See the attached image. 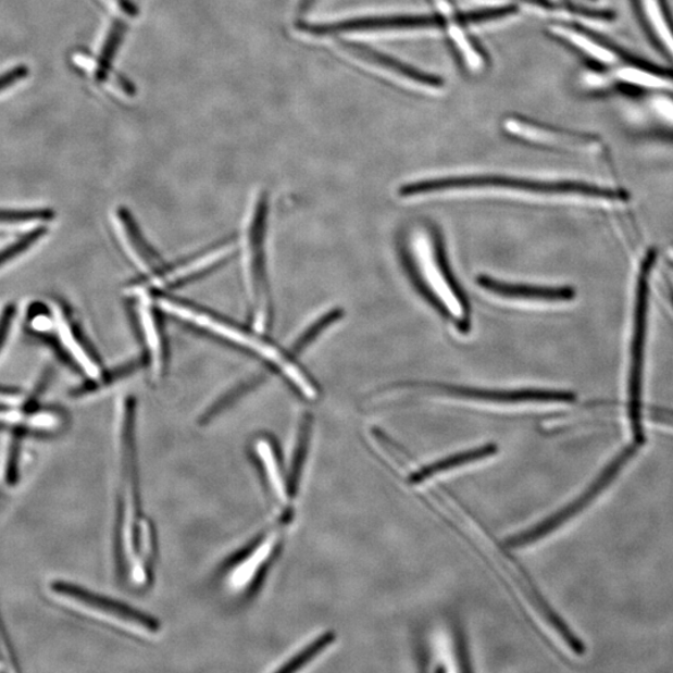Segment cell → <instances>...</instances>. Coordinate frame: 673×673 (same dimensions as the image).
Here are the masks:
<instances>
[{
  "instance_id": "6da1fadb",
  "label": "cell",
  "mask_w": 673,
  "mask_h": 673,
  "mask_svg": "<svg viewBox=\"0 0 673 673\" xmlns=\"http://www.w3.org/2000/svg\"><path fill=\"white\" fill-rule=\"evenodd\" d=\"M159 306L164 311L173 314L174 317L189 322L196 327L208 331L212 335H216L259 356L262 360L274 365L291 383L298 394H301L307 399L317 398L319 389L316 385H313L312 379L298 367L294 358L281 351L276 346L269 342L266 338H262L258 334H251V332L200 310L198 307L170 300V298H160Z\"/></svg>"
},
{
  "instance_id": "7a4b0ae2",
  "label": "cell",
  "mask_w": 673,
  "mask_h": 673,
  "mask_svg": "<svg viewBox=\"0 0 673 673\" xmlns=\"http://www.w3.org/2000/svg\"><path fill=\"white\" fill-rule=\"evenodd\" d=\"M412 258L425 291L462 332L471 328V307L449 269L436 228L421 226L411 238Z\"/></svg>"
},
{
  "instance_id": "3957f363",
  "label": "cell",
  "mask_w": 673,
  "mask_h": 673,
  "mask_svg": "<svg viewBox=\"0 0 673 673\" xmlns=\"http://www.w3.org/2000/svg\"><path fill=\"white\" fill-rule=\"evenodd\" d=\"M267 215L269 196L266 191H260L247 208L241 238L246 295L254 329L260 334L269 331L272 323L266 262Z\"/></svg>"
},
{
  "instance_id": "277c9868",
  "label": "cell",
  "mask_w": 673,
  "mask_h": 673,
  "mask_svg": "<svg viewBox=\"0 0 673 673\" xmlns=\"http://www.w3.org/2000/svg\"><path fill=\"white\" fill-rule=\"evenodd\" d=\"M468 189H501L541 195H578L584 198L601 200H626L627 194L623 190H613L609 187L586 184L581 182H538L529 178L509 176H458L428 178L403 185L399 195L403 198L432 192Z\"/></svg>"
},
{
  "instance_id": "5b68a950",
  "label": "cell",
  "mask_w": 673,
  "mask_h": 673,
  "mask_svg": "<svg viewBox=\"0 0 673 673\" xmlns=\"http://www.w3.org/2000/svg\"><path fill=\"white\" fill-rule=\"evenodd\" d=\"M658 252L646 253L640 272H638L635 309L633 320L632 348H630V367L627 378V419L634 445L645 446L646 434L643 422V388L645 367V347L647 323H649V279Z\"/></svg>"
},
{
  "instance_id": "8992f818",
  "label": "cell",
  "mask_w": 673,
  "mask_h": 673,
  "mask_svg": "<svg viewBox=\"0 0 673 673\" xmlns=\"http://www.w3.org/2000/svg\"><path fill=\"white\" fill-rule=\"evenodd\" d=\"M637 448L635 445L630 446L620 451L619 456L613 458L611 462L605 466V470L596 476L595 481L572 502L564 508H561L552 515L544 519L538 525L531 527L524 533L511 536L507 540L509 548H523L538 541L552 532H556L562 525H565L573 518L581 514L583 510L591 504L593 501L600 497V494L610 487V484L615 481L621 471L636 456Z\"/></svg>"
},
{
  "instance_id": "52a82bcc",
  "label": "cell",
  "mask_w": 673,
  "mask_h": 673,
  "mask_svg": "<svg viewBox=\"0 0 673 673\" xmlns=\"http://www.w3.org/2000/svg\"><path fill=\"white\" fill-rule=\"evenodd\" d=\"M51 589L87 612L88 616L117 632L142 638L151 637L159 632L155 620L141 615V612L124 607L122 603L94 595L79 586L57 582L51 585Z\"/></svg>"
},
{
  "instance_id": "ba28073f",
  "label": "cell",
  "mask_w": 673,
  "mask_h": 673,
  "mask_svg": "<svg viewBox=\"0 0 673 673\" xmlns=\"http://www.w3.org/2000/svg\"><path fill=\"white\" fill-rule=\"evenodd\" d=\"M584 83L593 91L612 89L653 94L673 91V74L671 72L647 64L635 57L630 58L624 64L587 73Z\"/></svg>"
},
{
  "instance_id": "9c48e42d",
  "label": "cell",
  "mask_w": 673,
  "mask_h": 673,
  "mask_svg": "<svg viewBox=\"0 0 673 673\" xmlns=\"http://www.w3.org/2000/svg\"><path fill=\"white\" fill-rule=\"evenodd\" d=\"M449 24L443 14L432 15H389L367 16L334 23H307L298 22V30L309 33L311 36L325 37L347 32L363 30H390V29H445Z\"/></svg>"
},
{
  "instance_id": "30bf717a",
  "label": "cell",
  "mask_w": 673,
  "mask_h": 673,
  "mask_svg": "<svg viewBox=\"0 0 673 673\" xmlns=\"http://www.w3.org/2000/svg\"><path fill=\"white\" fill-rule=\"evenodd\" d=\"M425 388L443 396L483 400L490 403H569L574 402L576 396L572 391L525 388V389H483L472 387H459L448 385H413Z\"/></svg>"
},
{
  "instance_id": "8fae6325",
  "label": "cell",
  "mask_w": 673,
  "mask_h": 673,
  "mask_svg": "<svg viewBox=\"0 0 673 673\" xmlns=\"http://www.w3.org/2000/svg\"><path fill=\"white\" fill-rule=\"evenodd\" d=\"M507 130L523 140L547 145V147H561L574 150L596 151L602 148V141L593 134L560 129L531 121L526 117H509L506 121Z\"/></svg>"
},
{
  "instance_id": "7c38bea8",
  "label": "cell",
  "mask_w": 673,
  "mask_h": 673,
  "mask_svg": "<svg viewBox=\"0 0 673 673\" xmlns=\"http://www.w3.org/2000/svg\"><path fill=\"white\" fill-rule=\"evenodd\" d=\"M112 224L119 244L133 265L142 272L144 275L157 277L163 261L155 250L152 249L140 232L138 225L124 209H116L112 215Z\"/></svg>"
},
{
  "instance_id": "4fadbf2b",
  "label": "cell",
  "mask_w": 673,
  "mask_h": 673,
  "mask_svg": "<svg viewBox=\"0 0 673 673\" xmlns=\"http://www.w3.org/2000/svg\"><path fill=\"white\" fill-rule=\"evenodd\" d=\"M278 547V532H271L256 543L232 565L228 573V585L234 590H245L251 586L262 570L269 564Z\"/></svg>"
},
{
  "instance_id": "5bb4252c",
  "label": "cell",
  "mask_w": 673,
  "mask_h": 673,
  "mask_svg": "<svg viewBox=\"0 0 673 673\" xmlns=\"http://www.w3.org/2000/svg\"><path fill=\"white\" fill-rule=\"evenodd\" d=\"M476 284L493 295L508 298V300L566 302L572 301L575 291L570 287L531 286L522 284H509L504 281L481 275Z\"/></svg>"
},
{
  "instance_id": "9a60e30c",
  "label": "cell",
  "mask_w": 673,
  "mask_h": 673,
  "mask_svg": "<svg viewBox=\"0 0 673 673\" xmlns=\"http://www.w3.org/2000/svg\"><path fill=\"white\" fill-rule=\"evenodd\" d=\"M236 251L234 242L223 244L216 249H211L207 253L198 256L189 261L182 263L180 266L174 267L164 275L157 276L153 284L160 287H178L191 283L194 279L208 274V272L220 266L221 263L232 258Z\"/></svg>"
},
{
  "instance_id": "2e32d148",
  "label": "cell",
  "mask_w": 673,
  "mask_h": 673,
  "mask_svg": "<svg viewBox=\"0 0 673 673\" xmlns=\"http://www.w3.org/2000/svg\"><path fill=\"white\" fill-rule=\"evenodd\" d=\"M138 313L153 377L160 378L163 376L167 364V344L165 331L161 327L160 319L147 294H140Z\"/></svg>"
},
{
  "instance_id": "e0dca14e",
  "label": "cell",
  "mask_w": 673,
  "mask_h": 673,
  "mask_svg": "<svg viewBox=\"0 0 673 673\" xmlns=\"http://www.w3.org/2000/svg\"><path fill=\"white\" fill-rule=\"evenodd\" d=\"M339 45L347 49L349 53L362 59V61L381 66L383 70L402 76V78L419 83L423 85V87L439 89L443 88V84H445L437 75L415 70V67L399 62L395 58L379 53V51L367 46L360 45V42L340 41Z\"/></svg>"
},
{
  "instance_id": "ac0fdd59",
  "label": "cell",
  "mask_w": 673,
  "mask_h": 673,
  "mask_svg": "<svg viewBox=\"0 0 673 673\" xmlns=\"http://www.w3.org/2000/svg\"><path fill=\"white\" fill-rule=\"evenodd\" d=\"M645 27L673 63V18L668 0H635Z\"/></svg>"
},
{
  "instance_id": "d6986e66",
  "label": "cell",
  "mask_w": 673,
  "mask_h": 673,
  "mask_svg": "<svg viewBox=\"0 0 673 673\" xmlns=\"http://www.w3.org/2000/svg\"><path fill=\"white\" fill-rule=\"evenodd\" d=\"M254 448L272 496L281 506H285L287 500L292 497L289 494L288 482L284 478L283 468H281L274 443L267 437H260L256 440Z\"/></svg>"
},
{
  "instance_id": "ffe728a7",
  "label": "cell",
  "mask_w": 673,
  "mask_h": 673,
  "mask_svg": "<svg viewBox=\"0 0 673 673\" xmlns=\"http://www.w3.org/2000/svg\"><path fill=\"white\" fill-rule=\"evenodd\" d=\"M498 453L497 445H487L478 448H473L465 451H460V453L447 457L445 459L438 460V462H434L429 465H425L421 468V470L414 472L409 478V482L412 484H421L425 481L432 478V476L437 475L441 472H447L450 470H456V468L465 465L468 463L476 462V460L489 458L496 456Z\"/></svg>"
},
{
  "instance_id": "44dd1931",
  "label": "cell",
  "mask_w": 673,
  "mask_h": 673,
  "mask_svg": "<svg viewBox=\"0 0 673 673\" xmlns=\"http://www.w3.org/2000/svg\"><path fill=\"white\" fill-rule=\"evenodd\" d=\"M345 316L342 309H332L325 313H322L320 317L310 323L289 347V353L294 356H300L309 348L314 340H316L323 332L328 329L332 325H335L340 319Z\"/></svg>"
},
{
  "instance_id": "7402d4cb",
  "label": "cell",
  "mask_w": 673,
  "mask_h": 673,
  "mask_svg": "<svg viewBox=\"0 0 673 673\" xmlns=\"http://www.w3.org/2000/svg\"><path fill=\"white\" fill-rule=\"evenodd\" d=\"M125 33L126 23H124L122 20L114 21L112 27H110V30L108 33L104 46H102V49L100 51V57L96 71V78L98 82L101 83L108 79L109 72L110 70H112V65L114 59L116 58L117 51L122 47Z\"/></svg>"
},
{
  "instance_id": "603a6c76",
  "label": "cell",
  "mask_w": 673,
  "mask_h": 673,
  "mask_svg": "<svg viewBox=\"0 0 673 673\" xmlns=\"http://www.w3.org/2000/svg\"><path fill=\"white\" fill-rule=\"evenodd\" d=\"M312 429V416L307 413L301 422L300 433H298L297 447L295 450L291 473H289L288 488L291 497L296 496L298 484H300L303 463L307 451H309Z\"/></svg>"
},
{
  "instance_id": "cb8c5ba5",
  "label": "cell",
  "mask_w": 673,
  "mask_h": 673,
  "mask_svg": "<svg viewBox=\"0 0 673 673\" xmlns=\"http://www.w3.org/2000/svg\"><path fill=\"white\" fill-rule=\"evenodd\" d=\"M263 381V376H252L246 378L236 386L229 388L224 396L219 397L212 406L207 409V412L202 415V423H208L215 419L219 414L223 413L225 409L232 406L236 400L242 398L246 394H249L252 389L260 386Z\"/></svg>"
},
{
  "instance_id": "d4e9b609",
  "label": "cell",
  "mask_w": 673,
  "mask_h": 673,
  "mask_svg": "<svg viewBox=\"0 0 673 673\" xmlns=\"http://www.w3.org/2000/svg\"><path fill=\"white\" fill-rule=\"evenodd\" d=\"M336 640V634L326 633L317 638L316 641H313L310 646H307L304 650L295 656L294 659L289 660L284 664L283 668H279L278 672H295L304 666V664L309 663L312 659L316 658L321 651L327 649V647Z\"/></svg>"
},
{
  "instance_id": "484cf974",
  "label": "cell",
  "mask_w": 673,
  "mask_h": 673,
  "mask_svg": "<svg viewBox=\"0 0 673 673\" xmlns=\"http://www.w3.org/2000/svg\"><path fill=\"white\" fill-rule=\"evenodd\" d=\"M48 229L46 227H37L32 229L28 234L23 235L15 242L11 244L4 249L0 250V266L4 263L18 258L21 253L30 249L34 244H37L40 238L47 235Z\"/></svg>"
},
{
  "instance_id": "4316f807",
  "label": "cell",
  "mask_w": 673,
  "mask_h": 673,
  "mask_svg": "<svg viewBox=\"0 0 673 673\" xmlns=\"http://www.w3.org/2000/svg\"><path fill=\"white\" fill-rule=\"evenodd\" d=\"M55 217L50 209L5 210L0 209V224H23L32 221H51Z\"/></svg>"
},
{
  "instance_id": "83f0119b",
  "label": "cell",
  "mask_w": 673,
  "mask_h": 673,
  "mask_svg": "<svg viewBox=\"0 0 673 673\" xmlns=\"http://www.w3.org/2000/svg\"><path fill=\"white\" fill-rule=\"evenodd\" d=\"M27 433L30 432L27 428L20 427V425H16V427H14L12 445L10 448V456H8L5 472L7 483L10 485H14L16 484V482H18L22 440L25 436H27Z\"/></svg>"
},
{
  "instance_id": "f1b7e54d",
  "label": "cell",
  "mask_w": 673,
  "mask_h": 673,
  "mask_svg": "<svg viewBox=\"0 0 673 673\" xmlns=\"http://www.w3.org/2000/svg\"><path fill=\"white\" fill-rule=\"evenodd\" d=\"M649 107L659 123L673 133V97L670 92L655 94Z\"/></svg>"
},
{
  "instance_id": "f546056e",
  "label": "cell",
  "mask_w": 673,
  "mask_h": 673,
  "mask_svg": "<svg viewBox=\"0 0 673 673\" xmlns=\"http://www.w3.org/2000/svg\"><path fill=\"white\" fill-rule=\"evenodd\" d=\"M29 75V67L24 64L16 65L12 70L0 74V91L13 87Z\"/></svg>"
},
{
  "instance_id": "4dcf8cb0",
  "label": "cell",
  "mask_w": 673,
  "mask_h": 673,
  "mask_svg": "<svg viewBox=\"0 0 673 673\" xmlns=\"http://www.w3.org/2000/svg\"><path fill=\"white\" fill-rule=\"evenodd\" d=\"M15 313L16 306L14 303H8L0 313V351H2L8 335H10Z\"/></svg>"
},
{
  "instance_id": "1f68e13d",
  "label": "cell",
  "mask_w": 673,
  "mask_h": 673,
  "mask_svg": "<svg viewBox=\"0 0 673 673\" xmlns=\"http://www.w3.org/2000/svg\"><path fill=\"white\" fill-rule=\"evenodd\" d=\"M121 11L129 16H138L139 8L134 3V0H114Z\"/></svg>"
},
{
  "instance_id": "d6a6232c",
  "label": "cell",
  "mask_w": 673,
  "mask_h": 673,
  "mask_svg": "<svg viewBox=\"0 0 673 673\" xmlns=\"http://www.w3.org/2000/svg\"><path fill=\"white\" fill-rule=\"evenodd\" d=\"M0 637H2L3 643H5L8 655H10V659L12 662L16 663V659L14 658L13 647L11 645L10 638L7 636V630L3 626L2 618H0Z\"/></svg>"
},
{
  "instance_id": "836d02e7",
  "label": "cell",
  "mask_w": 673,
  "mask_h": 673,
  "mask_svg": "<svg viewBox=\"0 0 673 673\" xmlns=\"http://www.w3.org/2000/svg\"><path fill=\"white\" fill-rule=\"evenodd\" d=\"M319 0H301L300 3V13H307L312 10L313 5L316 4Z\"/></svg>"
},
{
  "instance_id": "e575fe53",
  "label": "cell",
  "mask_w": 673,
  "mask_h": 673,
  "mask_svg": "<svg viewBox=\"0 0 673 673\" xmlns=\"http://www.w3.org/2000/svg\"><path fill=\"white\" fill-rule=\"evenodd\" d=\"M0 395L15 397L21 395V390L13 387L0 386Z\"/></svg>"
},
{
  "instance_id": "d590c367",
  "label": "cell",
  "mask_w": 673,
  "mask_h": 673,
  "mask_svg": "<svg viewBox=\"0 0 673 673\" xmlns=\"http://www.w3.org/2000/svg\"><path fill=\"white\" fill-rule=\"evenodd\" d=\"M672 424H673V419H672Z\"/></svg>"
}]
</instances>
